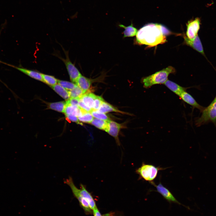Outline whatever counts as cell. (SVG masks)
<instances>
[{
    "label": "cell",
    "instance_id": "cell-28",
    "mask_svg": "<svg viewBox=\"0 0 216 216\" xmlns=\"http://www.w3.org/2000/svg\"><path fill=\"white\" fill-rule=\"evenodd\" d=\"M104 101V99L101 96L96 95L94 100L93 110H97Z\"/></svg>",
    "mask_w": 216,
    "mask_h": 216
},
{
    "label": "cell",
    "instance_id": "cell-24",
    "mask_svg": "<svg viewBox=\"0 0 216 216\" xmlns=\"http://www.w3.org/2000/svg\"><path fill=\"white\" fill-rule=\"evenodd\" d=\"M70 98H80L85 92L76 85L71 90L68 91Z\"/></svg>",
    "mask_w": 216,
    "mask_h": 216
},
{
    "label": "cell",
    "instance_id": "cell-16",
    "mask_svg": "<svg viewBox=\"0 0 216 216\" xmlns=\"http://www.w3.org/2000/svg\"><path fill=\"white\" fill-rule=\"evenodd\" d=\"M92 82V80L81 75L77 79L75 84L85 93L90 88Z\"/></svg>",
    "mask_w": 216,
    "mask_h": 216
},
{
    "label": "cell",
    "instance_id": "cell-26",
    "mask_svg": "<svg viewBox=\"0 0 216 216\" xmlns=\"http://www.w3.org/2000/svg\"><path fill=\"white\" fill-rule=\"evenodd\" d=\"M93 117L95 118L108 121L110 120V118L105 113L99 112L93 110L91 112Z\"/></svg>",
    "mask_w": 216,
    "mask_h": 216
},
{
    "label": "cell",
    "instance_id": "cell-10",
    "mask_svg": "<svg viewBox=\"0 0 216 216\" xmlns=\"http://www.w3.org/2000/svg\"><path fill=\"white\" fill-rule=\"evenodd\" d=\"M121 128L122 125L120 124L110 120L107 122V127L105 130L115 138L118 145L120 144L118 136Z\"/></svg>",
    "mask_w": 216,
    "mask_h": 216
},
{
    "label": "cell",
    "instance_id": "cell-6",
    "mask_svg": "<svg viewBox=\"0 0 216 216\" xmlns=\"http://www.w3.org/2000/svg\"><path fill=\"white\" fill-rule=\"evenodd\" d=\"M67 184L70 187L74 196L78 201L79 204L84 211L87 214L92 213V211L87 200L80 194V189L74 184L73 180L69 181Z\"/></svg>",
    "mask_w": 216,
    "mask_h": 216
},
{
    "label": "cell",
    "instance_id": "cell-4",
    "mask_svg": "<svg viewBox=\"0 0 216 216\" xmlns=\"http://www.w3.org/2000/svg\"><path fill=\"white\" fill-rule=\"evenodd\" d=\"M201 116L195 120V124L199 127L209 122H216V96L206 108L202 111Z\"/></svg>",
    "mask_w": 216,
    "mask_h": 216
},
{
    "label": "cell",
    "instance_id": "cell-20",
    "mask_svg": "<svg viewBox=\"0 0 216 216\" xmlns=\"http://www.w3.org/2000/svg\"><path fill=\"white\" fill-rule=\"evenodd\" d=\"M119 26L124 28L123 32L124 38L132 37L136 35L138 30L134 27L132 23L131 25L126 26L122 24L119 25Z\"/></svg>",
    "mask_w": 216,
    "mask_h": 216
},
{
    "label": "cell",
    "instance_id": "cell-21",
    "mask_svg": "<svg viewBox=\"0 0 216 216\" xmlns=\"http://www.w3.org/2000/svg\"><path fill=\"white\" fill-rule=\"evenodd\" d=\"M66 105L64 101H61L56 102L50 103L48 104V108L50 109L59 112H64Z\"/></svg>",
    "mask_w": 216,
    "mask_h": 216
},
{
    "label": "cell",
    "instance_id": "cell-27",
    "mask_svg": "<svg viewBox=\"0 0 216 216\" xmlns=\"http://www.w3.org/2000/svg\"><path fill=\"white\" fill-rule=\"evenodd\" d=\"M58 83L68 91L72 90L76 85L73 82L60 80H58Z\"/></svg>",
    "mask_w": 216,
    "mask_h": 216
},
{
    "label": "cell",
    "instance_id": "cell-14",
    "mask_svg": "<svg viewBox=\"0 0 216 216\" xmlns=\"http://www.w3.org/2000/svg\"><path fill=\"white\" fill-rule=\"evenodd\" d=\"M86 112H87L85 111L78 106L66 104L64 113L65 115H72L78 117Z\"/></svg>",
    "mask_w": 216,
    "mask_h": 216
},
{
    "label": "cell",
    "instance_id": "cell-18",
    "mask_svg": "<svg viewBox=\"0 0 216 216\" xmlns=\"http://www.w3.org/2000/svg\"><path fill=\"white\" fill-rule=\"evenodd\" d=\"M96 111L104 113L112 112L125 113L105 101L102 102L99 108Z\"/></svg>",
    "mask_w": 216,
    "mask_h": 216
},
{
    "label": "cell",
    "instance_id": "cell-29",
    "mask_svg": "<svg viewBox=\"0 0 216 216\" xmlns=\"http://www.w3.org/2000/svg\"><path fill=\"white\" fill-rule=\"evenodd\" d=\"M80 98H70L66 101V104L73 106H78Z\"/></svg>",
    "mask_w": 216,
    "mask_h": 216
},
{
    "label": "cell",
    "instance_id": "cell-25",
    "mask_svg": "<svg viewBox=\"0 0 216 216\" xmlns=\"http://www.w3.org/2000/svg\"><path fill=\"white\" fill-rule=\"evenodd\" d=\"M78 118L80 122L89 124L91 123L94 118L90 112H86Z\"/></svg>",
    "mask_w": 216,
    "mask_h": 216
},
{
    "label": "cell",
    "instance_id": "cell-30",
    "mask_svg": "<svg viewBox=\"0 0 216 216\" xmlns=\"http://www.w3.org/2000/svg\"><path fill=\"white\" fill-rule=\"evenodd\" d=\"M78 106L85 111L91 112L93 110L87 106L80 99Z\"/></svg>",
    "mask_w": 216,
    "mask_h": 216
},
{
    "label": "cell",
    "instance_id": "cell-15",
    "mask_svg": "<svg viewBox=\"0 0 216 216\" xmlns=\"http://www.w3.org/2000/svg\"><path fill=\"white\" fill-rule=\"evenodd\" d=\"M164 84L169 89L179 97L183 92L186 91L187 88L168 80Z\"/></svg>",
    "mask_w": 216,
    "mask_h": 216
},
{
    "label": "cell",
    "instance_id": "cell-7",
    "mask_svg": "<svg viewBox=\"0 0 216 216\" xmlns=\"http://www.w3.org/2000/svg\"><path fill=\"white\" fill-rule=\"evenodd\" d=\"M200 19L198 17L191 20L188 22L186 24V36L188 38L193 39L198 35L200 28Z\"/></svg>",
    "mask_w": 216,
    "mask_h": 216
},
{
    "label": "cell",
    "instance_id": "cell-13",
    "mask_svg": "<svg viewBox=\"0 0 216 216\" xmlns=\"http://www.w3.org/2000/svg\"><path fill=\"white\" fill-rule=\"evenodd\" d=\"M181 99L186 103L202 111L204 108L196 101L194 98L189 93L185 91L179 96Z\"/></svg>",
    "mask_w": 216,
    "mask_h": 216
},
{
    "label": "cell",
    "instance_id": "cell-33",
    "mask_svg": "<svg viewBox=\"0 0 216 216\" xmlns=\"http://www.w3.org/2000/svg\"><path fill=\"white\" fill-rule=\"evenodd\" d=\"M1 31H0V34H1Z\"/></svg>",
    "mask_w": 216,
    "mask_h": 216
},
{
    "label": "cell",
    "instance_id": "cell-5",
    "mask_svg": "<svg viewBox=\"0 0 216 216\" xmlns=\"http://www.w3.org/2000/svg\"><path fill=\"white\" fill-rule=\"evenodd\" d=\"M62 49L65 55V58H62L57 55V56L60 58L64 64L69 74L71 81L74 83H75L77 79L81 75L79 71L70 61L68 55V51Z\"/></svg>",
    "mask_w": 216,
    "mask_h": 216
},
{
    "label": "cell",
    "instance_id": "cell-22",
    "mask_svg": "<svg viewBox=\"0 0 216 216\" xmlns=\"http://www.w3.org/2000/svg\"><path fill=\"white\" fill-rule=\"evenodd\" d=\"M97 128L105 131L107 126V122L96 118H94L91 123Z\"/></svg>",
    "mask_w": 216,
    "mask_h": 216
},
{
    "label": "cell",
    "instance_id": "cell-23",
    "mask_svg": "<svg viewBox=\"0 0 216 216\" xmlns=\"http://www.w3.org/2000/svg\"><path fill=\"white\" fill-rule=\"evenodd\" d=\"M43 82L52 86L56 84L58 80L54 76L42 74Z\"/></svg>",
    "mask_w": 216,
    "mask_h": 216
},
{
    "label": "cell",
    "instance_id": "cell-31",
    "mask_svg": "<svg viewBox=\"0 0 216 216\" xmlns=\"http://www.w3.org/2000/svg\"><path fill=\"white\" fill-rule=\"evenodd\" d=\"M68 120L76 123L78 124H82L80 122L77 117L72 115H65Z\"/></svg>",
    "mask_w": 216,
    "mask_h": 216
},
{
    "label": "cell",
    "instance_id": "cell-8",
    "mask_svg": "<svg viewBox=\"0 0 216 216\" xmlns=\"http://www.w3.org/2000/svg\"><path fill=\"white\" fill-rule=\"evenodd\" d=\"M152 185L156 188V191L160 194L170 203H176L188 208L177 200L169 190L163 185L160 182L158 185L154 183Z\"/></svg>",
    "mask_w": 216,
    "mask_h": 216
},
{
    "label": "cell",
    "instance_id": "cell-32",
    "mask_svg": "<svg viewBox=\"0 0 216 216\" xmlns=\"http://www.w3.org/2000/svg\"><path fill=\"white\" fill-rule=\"evenodd\" d=\"M92 212L94 216H102L97 208L93 210Z\"/></svg>",
    "mask_w": 216,
    "mask_h": 216
},
{
    "label": "cell",
    "instance_id": "cell-12",
    "mask_svg": "<svg viewBox=\"0 0 216 216\" xmlns=\"http://www.w3.org/2000/svg\"><path fill=\"white\" fill-rule=\"evenodd\" d=\"M80 186V189L79 190L80 195L87 200L92 210L97 208L95 201L91 193L87 190L83 184H81Z\"/></svg>",
    "mask_w": 216,
    "mask_h": 216
},
{
    "label": "cell",
    "instance_id": "cell-9",
    "mask_svg": "<svg viewBox=\"0 0 216 216\" xmlns=\"http://www.w3.org/2000/svg\"><path fill=\"white\" fill-rule=\"evenodd\" d=\"M183 36L185 44L191 47L206 58V57L202 44L198 35L193 39H190L185 35H184Z\"/></svg>",
    "mask_w": 216,
    "mask_h": 216
},
{
    "label": "cell",
    "instance_id": "cell-11",
    "mask_svg": "<svg viewBox=\"0 0 216 216\" xmlns=\"http://www.w3.org/2000/svg\"><path fill=\"white\" fill-rule=\"evenodd\" d=\"M7 64L15 68L30 77L43 82L42 76V73L35 70L28 69L22 67L16 66L8 64Z\"/></svg>",
    "mask_w": 216,
    "mask_h": 216
},
{
    "label": "cell",
    "instance_id": "cell-19",
    "mask_svg": "<svg viewBox=\"0 0 216 216\" xmlns=\"http://www.w3.org/2000/svg\"><path fill=\"white\" fill-rule=\"evenodd\" d=\"M51 87L55 92L65 100H68L70 98L68 91L59 84H57Z\"/></svg>",
    "mask_w": 216,
    "mask_h": 216
},
{
    "label": "cell",
    "instance_id": "cell-17",
    "mask_svg": "<svg viewBox=\"0 0 216 216\" xmlns=\"http://www.w3.org/2000/svg\"><path fill=\"white\" fill-rule=\"evenodd\" d=\"M96 95L92 93H85L80 100L88 107L93 110L94 101Z\"/></svg>",
    "mask_w": 216,
    "mask_h": 216
},
{
    "label": "cell",
    "instance_id": "cell-3",
    "mask_svg": "<svg viewBox=\"0 0 216 216\" xmlns=\"http://www.w3.org/2000/svg\"><path fill=\"white\" fill-rule=\"evenodd\" d=\"M165 169V168L156 167L143 162L141 166L136 170V172L139 175L140 178L152 184L154 183V180L156 178L158 171Z\"/></svg>",
    "mask_w": 216,
    "mask_h": 216
},
{
    "label": "cell",
    "instance_id": "cell-1",
    "mask_svg": "<svg viewBox=\"0 0 216 216\" xmlns=\"http://www.w3.org/2000/svg\"><path fill=\"white\" fill-rule=\"evenodd\" d=\"M171 34L165 26L157 23L146 25L138 31L135 41L139 45L152 47L165 43L166 36Z\"/></svg>",
    "mask_w": 216,
    "mask_h": 216
},
{
    "label": "cell",
    "instance_id": "cell-2",
    "mask_svg": "<svg viewBox=\"0 0 216 216\" xmlns=\"http://www.w3.org/2000/svg\"><path fill=\"white\" fill-rule=\"evenodd\" d=\"M175 68L169 66L153 74L143 77L142 80V82L144 87L146 88H149L155 85L164 84L168 80L169 75L170 74H175Z\"/></svg>",
    "mask_w": 216,
    "mask_h": 216
}]
</instances>
